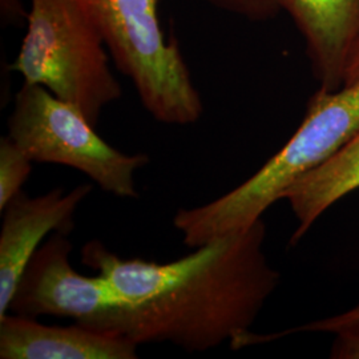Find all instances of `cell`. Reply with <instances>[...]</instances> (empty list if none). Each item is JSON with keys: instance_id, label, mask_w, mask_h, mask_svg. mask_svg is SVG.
Segmentation results:
<instances>
[{"instance_id": "11", "label": "cell", "mask_w": 359, "mask_h": 359, "mask_svg": "<svg viewBox=\"0 0 359 359\" xmlns=\"http://www.w3.org/2000/svg\"><path fill=\"white\" fill-rule=\"evenodd\" d=\"M32 163L10 136L0 139V210L23 191L32 170Z\"/></svg>"}, {"instance_id": "6", "label": "cell", "mask_w": 359, "mask_h": 359, "mask_svg": "<svg viewBox=\"0 0 359 359\" xmlns=\"http://www.w3.org/2000/svg\"><path fill=\"white\" fill-rule=\"evenodd\" d=\"M92 189V184H80L69 192L55 188L36 197L20 191L1 210L0 318L10 311L18 283L32 256L48 236L72 231L76 210Z\"/></svg>"}, {"instance_id": "14", "label": "cell", "mask_w": 359, "mask_h": 359, "mask_svg": "<svg viewBox=\"0 0 359 359\" xmlns=\"http://www.w3.org/2000/svg\"><path fill=\"white\" fill-rule=\"evenodd\" d=\"M332 358L359 359V333L337 334Z\"/></svg>"}, {"instance_id": "13", "label": "cell", "mask_w": 359, "mask_h": 359, "mask_svg": "<svg viewBox=\"0 0 359 359\" xmlns=\"http://www.w3.org/2000/svg\"><path fill=\"white\" fill-rule=\"evenodd\" d=\"M229 13H238L250 19H266L280 8L274 0H208Z\"/></svg>"}, {"instance_id": "12", "label": "cell", "mask_w": 359, "mask_h": 359, "mask_svg": "<svg viewBox=\"0 0 359 359\" xmlns=\"http://www.w3.org/2000/svg\"><path fill=\"white\" fill-rule=\"evenodd\" d=\"M290 333H332L334 335L359 333V304L355 308L350 309L338 316H333L320 321L309 322L306 325L298 326L295 329L273 337L270 335L269 341L283 337V334Z\"/></svg>"}, {"instance_id": "15", "label": "cell", "mask_w": 359, "mask_h": 359, "mask_svg": "<svg viewBox=\"0 0 359 359\" xmlns=\"http://www.w3.org/2000/svg\"><path fill=\"white\" fill-rule=\"evenodd\" d=\"M359 81V39L354 48L350 52L345 69V81L344 86L353 84Z\"/></svg>"}, {"instance_id": "4", "label": "cell", "mask_w": 359, "mask_h": 359, "mask_svg": "<svg viewBox=\"0 0 359 359\" xmlns=\"http://www.w3.org/2000/svg\"><path fill=\"white\" fill-rule=\"evenodd\" d=\"M7 128V136L34 163L72 168L104 192L120 198L139 197L135 176L149 163L148 156L116 149L76 107L47 88L23 83Z\"/></svg>"}, {"instance_id": "9", "label": "cell", "mask_w": 359, "mask_h": 359, "mask_svg": "<svg viewBox=\"0 0 359 359\" xmlns=\"http://www.w3.org/2000/svg\"><path fill=\"white\" fill-rule=\"evenodd\" d=\"M100 28L118 69L156 59L168 40L160 25L158 0H74Z\"/></svg>"}, {"instance_id": "7", "label": "cell", "mask_w": 359, "mask_h": 359, "mask_svg": "<svg viewBox=\"0 0 359 359\" xmlns=\"http://www.w3.org/2000/svg\"><path fill=\"white\" fill-rule=\"evenodd\" d=\"M139 344L72 323L53 326L7 313L0 318L1 359H135Z\"/></svg>"}, {"instance_id": "1", "label": "cell", "mask_w": 359, "mask_h": 359, "mask_svg": "<svg viewBox=\"0 0 359 359\" xmlns=\"http://www.w3.org/2000/svg\"><path fill=\"white\" fill-rule=\"evenodd\" d=\"M265 238L261 218L165 264L123 258L97 240L83 246L81 261L128 301L139 345L170 344L193 353L229 342L234 348L280 283Z\"/></svg>"}, {"instance_id": "3", "label": "cell", "mask_w": 359, "mask_h": 359, "mask_svg": "<svg viewBox=\"0 0 359 359\" xmlns=\"http://www.w3.org/2000/svg\"><path fill=\"white\" fill-rule=\"evenodd\" d=\"M100 28L74 0H31L27 32L11 69L72 104L97 127L121 86Z\"/></svg>"}, {"instance_id": "8", "label": "cell", "mask_w": 359, "mask_h": 359, "mask_svg": "<svg viewBox=\"0 0 359 359\" xmlns=\"http://www.w3.org/2000/svg\"><path fill=\"white\" fill-rule=\"evenodd\" d=\"M306 41L321 88L344 87L347 59L359 39V0H274Z\"/></svg>"}, {"instance_id": "10", "label": "cell", "mask_w": 359, "mask_h": 359, "mask_svg": "<svg viewBox=\"0 0 359 359\" xmlns=\"http://www.w3.org/2000/svg\"><path fill=\"white\" fill-rule=\"evenodd\" d=\"M359 189V130L321 167L297 180L283 193L298 221L295 245L330 206Z\"/></svg>"}, {"instance_id": "2", "label": "cell", "mask_w": 359, "mask_h": 359, "mask_svg": "<svg viewBox=\"0 0 359 359\" xmlns=\"http://www.w3.org/2000/svg\"><path fill=\"white\" fill-rule=\"evenodd\" d=\"M358 130L359 81L338 90L320 88L293 136L264 167L208 204L179 209L175 229L194 249L249 228L297 180L330 160Z\"/></svg>"}, {"instance_id": "5", "label": "cell", "mask_w": 359, "mask_h": 359, "mask_svg": "<svg viewBox=\"0 0 359 359\" xmlns=\"http://www.w3.org/2000/svg\"><path fill=\"white\" fill-rule=\"evenodd\" d=\"M72 250L67 234H51L28 262L8 313L29 318H69L92 330L135 341L136 323L128 301L102 274L79 273L71 264Z\"/></svg>"}]
</instances>
